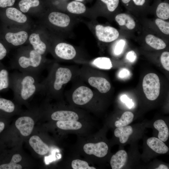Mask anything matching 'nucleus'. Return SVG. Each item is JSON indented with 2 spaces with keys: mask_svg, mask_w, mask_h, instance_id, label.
I'll list each match as a JSON object with an SVG mask.
<instances>
[{
  "mask_svg": "<svg viewBox=\"0 0 169 169\" xmlns=\"http://www.w3.org/2000/svg\"><path fill=\"white\" fill-rule=\"evenodd\" d=\"M48 67V74L40 83L39 92L49 97H59L63 95L65 86L79 76V69L57 63Z\"/></svg>",
  "mask_w": 169,
  "mask_h": 169,
  "instance_id": "nucleus-1",
  "label": "nucleus"
},
{
  "mask_svg": "<svg viewBox=\"0 0 169 169\" xmlns=\"http://www.w3.org/2000/svg\"><path fill=\"white\" fill-rule=\"evenodd\" d=\"M38 76L30 73L13 72L9 79V86L15 97L25 101L39 92L40 83Z\"/></svg>",
  "mask_w": 169,
  "mask_h": 169,
  "instance_id": "nucleus-2",
  "label": "nucleus"
},
{
  "mask_svg": "<svg viewBox=\"0 0 169 169\" xmlns=\"http://www.w3.org/2000/svg\"><path fill=\"white\" fill-rule=\"evenodd\" d=\"M28 55L18 56L13 62L12 67L20 72L30 73L39 75L46 66L42 55L33 49L28 53Z\"/></svg>",
  "mask_w": 169,
  "mask_h": 169,
  "instance_id": "nucleus-3",
  "label": "nucleus"
},
{
  "mask_svg": "<svg viewBox=\"0 0 169 169\" xmlns=\"http://www.w3.org/2000/svg\"><path fill=\"white\" fill-rule=\"evenodd\" d=\"M79 76L101 93H106L110 89V82L105 77L98 76L91 66H83L79 69Z\"/></svg>",
  "mask_w": 169,
  "mask_h": 169,
  "instance_id": "nucleus-4",
  "label": "nucleus"
},
{
  "mask_svg": "<svg viewBox=\"0 0 169 169\" xmlns=\"http://www.w3.org/2000/svg\"><path fill=\"white\" fill-rule=\"evenodd\" d=\"M69 99L76 105L84 106L90 104L95 97V92L86 85L78 84L66 92Z\"/></svg>",
  "mask_w": 169,
  "mask_h": 169,
  "instance_id": "nucleus-5",
  "label": "nucleus"
},
{
  "mask_svg": "<svg viewBox=\"0 0 169 169\" xmlns=\"http://www.w3.org/2000/svg\"><path fill=\"white\" fill-rule=\"evenodd\" d=\"M142 87L147 98L154 100L158 97L160 89V79L157 74L153 73L147 74L144 77Z\"/></svg>",
  "mask_w": 169,
  "mask_h": 169,
  "instance_id": "nucleus-6",
  "label": "nucleus"
},
{
  "mask_svg": "<svg viewBox=\"0 0 169 169\" xmlns=\"http://www.w3.org/2000/svg\"><path fill=\"white\" fill-rule=\"evenodd\" d=\"M96 35L98 39L103 42L108 43L117 39L119 35L115 28L109 26H104L98 24L95 27Z\"/></svg>",
  "mask_w": 169,
  "mask_h": 169,
  "instance_id": "nucleus-7",
  "label": "nucleus"
},
{
  "mask_svg": "<svg viewBox=\"0 0 169 169\" xmlns=\"http://www.w3.org/2000/svg\"><path fill=\"white\" fill-rule=\"evenodd\" d=\"M54 51L57 57L65 60H72L77 55V51L74 47L65 43L58 44L55 47Z\"/></svg>",
  "mask_w": 169,
  "mask_h": 169,
  "instance_id": "nucleus-8",
  "label": "nucleus"
},
{
  "mask_svg": "<svg viewBox=\"0 0 169 169\" xmlns=\"http://www.w3.org/2000/svg\"><path fill=\"white\" fill-rule=\"evenodd\" d=\"M84 152L87 154L93 155L98 157H103L107 154L108 145L105 142L101 141L97 143H89L83 146Z\"/></svg>",
  "mask_w": 169,
  "mask_h": 169,
  "instance_id": "nucleus-9",
  "label": "nucleus"
},
{
  "mask_svg": "<svg viewBox=\"0 0 169 169\" xmlns=\"http://www.w3.org/2000/svg\"><path fill=\"white\" fill-rule=\"evenodd\" d=\"M15 125L23 136L29 135L34 128V122L31 117L24 116L18 118L16 121Z\"/></svg>",
  "mask_w": 169,
  "mask_h": 169,
  "instance_id": "nucleus-10",
  "label": "nucleus"
},
{
  "mask_svg": "<svg viewBox=\"0 0 169 169\" xmlns=\"http://www.w3.org/2000/svg\"><path fill=\"white\" fill-rule=\"evenodd\" d=\"M51 119L54 120H77L79 117L77 113L70 110H61L53 112L51 115Z\"/></svg>",
  "mask_w": 169,
  "mask_h": 169,
  "instance_id": "nucleus-11",
  "label": "nucleus"
},
{
  "mask_svg": "<svg viewBox=\"0 0 169 169\" xmlns=\"http://www.w3.org/2000/svg\"><path fill=\"white\" fill-rule=\"evenodd\" d=\"M48 18L51 23L61 27H67L70 22V18L68 15L60 12H52L49 15Z\"/></svg>",
  "mask_w": 169,
  "mask_h": 169,
  "instance_id": "nucleus-12",
  "label": "nucleus"
},
{
  "mask_svg": "<svg viewBox=\"0 0 169 169\" xmlns=\"http://www.w3.org/2000/svg\"><path fill=\"white\" fill-rule=\"evenodd\" d=\"M29 143L34 151L39 155H45L49 151V149L48 145L37 136H31L29 139Z\"/></svg>",
  "mask_w": 169,
  "mask_h": 169,
  "instance_id": "nucleus-13",
  "label": "nucleus"
},
{
  "mask_svg": "<svg viewBox=\"0 0 169 169\" xmlns=\"http://www.w3.org/2000/svg\"><path fill=\"white\" fill-rule=\"evenodd\" d=\"M128 154L123 150L118 151L113 155L110 159V164L112 169H120L125 165L127 160Z\"/></svg>",
  "mask_w": 169,
  "mask_h": 169,
  "instance_id": "nucleus-14",
  "label": "nucleus"
},
{
  "mask_svg": "<svg viewBox=\"0 0 169 169\" xmlns=\"http://www.w3.org/2000/svg\"><path fill=\"white\" fill-rule=\"evenodd\" d=\"M28 37V33L25 31H21L16 33L8 32L6 34L5 36L7 41L14 46L23 44Z\"/></svg>",
  "mask_w": 169,
  "mask_h": 169,
  "instance_id": "nucleus-15",
  "label": "nucleus"
},
{
  "mask_svg": "<svg viewBox=\"0 0 169 169\" xmlns=\"http://www.w3.org/2000/svg\"><path fill=\"white\" fill-rule=\"evenodd\" d=\"M146 143L151 149L158 154H165L169 150L168 147L164 142L158 138H149L147 140Z\"/></svg>",
  "mask_w": 169,
  "mask_h": 169,
  "instance_id": "nucleus-16",
  "label": "nucleus"
},
{
  "mask_svg": "<svg viewBox=\"0 0 169 169\" xmlns=\"http://www.w3.org/2000/svg\"><path fill=\"white\" fill-rule=\"evenodd\" d=\"M29 41L34 50L42 55L45 53L47 49V46L41 40L38 34H31Z\"/></svg>",
  "mask_w": 169,
  "mask_h": 169,
  "instance_id": "nucleus-17",
  "label": "nucleus"
},
{
  "mask_svg": "<svg viewBox=\"0 0 169 169\" xmlns=\"http://www.w3.org/2000/svg\"><path fill=\"white\" fill-rule=\"evenodd\" d=\"M153 126L158 131V138L163 142L166 141L169 136V131L165 122L163 120H158L154 122Z\"/></svg>",
  "mask_w": 169,
  "mask_h": 169,
  "instance_id": "nucleus-18",
  "label": "nucleus"
},
{
  "mask_svg": "<svg viewBox=\"0 0 169 169\" xmlns=\"http://www.w3.org/2000/svg\"><path fill=\"white\" fill-rule=\"evenodd\" d=\"M133 132V129L131 126L117 127L114 132L115 136L119 139L120 142L125 143Z\"/></svg>",
  "mask_w": 169,
  "mask_h": 169,
  "instance_id": "nucleus-19",
  "label": "nucleus"
},
{
  "mask_svg": "<svg viewBox=\"0 0 169 169\" xmlns=\"http://www.w3.org/2000/svg\"><path fill=\"white\" fill-rule=\"evenodd\" d=\"M115 19L120 26H125L130 30L133 29L136 26V22L133 18L127 14L121 13L117 14Z\"/></svg>",
  "mask_w": 169,
  "mask_h": 169,
  "instance_id": "nucleus-20",
  "label": "nucleus"
},
{
  "mask_svg": "<svg viewBox=\"0 0 169 169\" xmlns=\"http://www.w3.org/2000/svg\"><path fill=\"white\" fill-rule=\"evenodd\" d=\"M6 15L9 19L19 23H24L27 20L26 16L14 8H9L6 10Z\"/></svg>",
  "mask_w": 169,
  "mask_h": 169,
  "instance_id": "nucleus-21",
  "label": "nucleus"
},
{
  "mask_svg": "<svg viewBox=\"0 0 169 169\" xmlns=\"http://www.w3.org/2000/svg\"><path fill=\"white\" fill-rule=\"evenodd\" d=\"M91 66L103 69H110L113 67L110 59L106 57H99L90 62Z\"/></svg>",
  "mask_w": 169,
  "mask_h": 169,
  "instance_id": "nucleus-22",
  "label": "nucleus"
},
{
  "mask_svg": "<svg viewBox=\"0 0 169 169\" xmlns=\"http://www.w3.org/2000/svg\"><path fill=\"white\" fill-rule=\"evenodd\" d=\"M145 41L148 45L157 50L163 49L166 46L162 39L152 34H148L145 38Z\"/></svg>",
  "mask_w": 169,
  "mask_h": 169,
  "instance_id": "nucleus-23",
  "label": "nucleus"
},
{
  "mask_svg": "<svg viewBox=\"0 0 169 169\" xmlns=\"http://www.w3.org/2000/svg\"><path fill=\"white\" fill-rule=\"evenodd\" d=\"M56 124L59 128L63 130H77L82 127L81 123L77 120H59Z\"/></svg>",
  "mask_w": 169,
  "mask_h": 169,
  "instance_id": "nucleus-24",
  "label": "nucleus"
},
{
  "mask_svg": "<svg viewBox=\"0 0 169 169\" xmlns=\"http://www.w3.org/2000/svg\"><path fill=\"white\" fill-rule=\"evenodd\" d=\"M134 115L130 111L124 112L120 118L115 121V125L116 127H121L127 126L133 121Z\"/></svg>",
  "mask_w": 169,
  "mask_h": 169,
  "instance_id": "nucleus-25",
  "label": "nucleus"
},
{
  "mask_svg": "<svg viewBox=\"0 0 169 169\" xmlns=\"http://www.w3.org/2000/svg\"><path fill=\"white\" fill-rule=\"evenodd\" d=\"M156 14L158 18L167 20L169 18V4L166 2L160 3L156 10Z\"/></svg>",
  "mask_w": 169,
  "mask_h": 169,
  "instance_id": "nucleus-26",
  "label": "nucleus"
},
{
  "mask_svg": "<svg viewBox=\"0 0 169 169\" xmlns=\"http://www.w3.org/2000/svg\"><path fill=\"white\" fill-rule=\"evenodd\" d=\"M67 9L71 13L80 14L85 12L86 8L83 3L79 1H73L68 4Z\"/></svg>",
  "mask_w": 169,
  "mask_h": 169,
  "instance_id": "nucleus-27",
  "label": "nucleus"
},
{
  "mask_svg": "<svg viewBox=\"0 0 169 169\" xmlns=\"http://www.w3.org/2000/svg\"><path fill=\"white\" fill-rule=\"evenodd\" d=\"M21 156L18 154L14 155L12 158L11 161L7 164H3L0 165V169H21L22 166L17 164L22 160Z\"/></svg>",
  "mask_w": 169,
  "mask_h": 169,
  "instance_id": "nucleus-28",
  "label": "nucleus"
},
{
  "mask_svg": "<svg viewBox=\"0 0 169 169\" xmlns=\"http://www.w3.org/2000/svg\"><path fill=\"white\" fill-rule=\"evenodd\" d=\"M39 4L38 0H21L18 3V6L22 12L26 13L30 8L37 7Z\"/></svg>",
  "mask_w": 169,
  "mask_h": 169,
  "instance_id": "nucleus-29",
  "label": "nucleus"
},
{
  "mask_svg": "<svg viewBox=\"0 0 169 169\" xmlns=\"http://www.w3.org/2000/svg\"><path fill=\"white\" fill-rule=\"evenodd\" d=\"M15 109L14 104L11 100L0 98V110L7 113L13 112Z\"/></svg>",
  "mask_w": 169,
  "mask_h": 169,
  "instance_id": "nucleus-30",
  "label": "nucleus"
},
{
  "mask_svg": "<svg viewBox=\"0 0 169 169\" xmlns=\"http://www.w3.org/2000/svg\"><path fill=\"white\" fill-rule=\"evenodd\" d=\"M9 86L8 72L5 69L0 70V90L7 88Z\"/></svg>",
  "mask_w": 169,
  "mask_h": 169,
  "instance_id": "nucleus-31",
  "label": "nucleus"
},
{
  "mask_svg": "<svg viewBox=\"0 0 169 169\" xmlns=\"http://www.w3.org/2000/svg\"><path fill=\"white\" fill-rule=\"evenodd\" d=\"M71 166L73 169H95L94 167L90 166L86 161L79 160H73L71 163Z\"/></svg>",
  "mask_w": 169,
  "mask_h": 169,
  "instance_id": "nucleus-32",
  "label": "nucleus"
},
{
  "mask_svg": "<svg viewBox=\"0 0 169 169\" xmlns=\"http://www.w3.org/2000/svg\"><path fill=\"white\" fill-rule=\"evenodd\" d=\"M155 23L160 30L163 33L166 35L169 34V23L164 20L156 18Z\"/></svg>",
  "mask_w": 169,
  "mask_h": 169,
  "instance_id": "nucleus-33",
  "label": "nucleus"
},
{
  "mask_svg": "<svg viewBox=\"0 0 169 169\" xmlns=\"http://www.w3.org/2000/svg\"><path fill=\"white\" fill-rule=\"evenodd\" d=\"M105 3L108 10L112 12L114 11L117 8L119 0H100Z\"/></svg>",
  "mask_w": 169,
  "mask_h": 169,
  "instance_id": "nucleus-34",
  "label": "nucleus"
},
{
  "mask_svg": "<svg viewBox=\"0 0 169 169\" xmlns=\"http://www.w3.org/2000/svg\"><path fill=\"white\" fill-rule=\"evenodd\" d=\"M161 61L163 68L167 71H169V52H163L161 56Z\"/></svg>",
  "mask_w": 169,
  "mask_h": 169,
  "instance_id": "nucleus-35",
  "label": "nucleus"
},
{
  "mask_svg": "<svg viewBox=\"0 0 169 169\" xmlns=\"http://www.w3.org/2000/svg\"><path fill=\"white\" fill-rule=\"evenodd\" d=\"M125 44V41L124 39L119 40L116 44L114 49V53L116 55L120 54L122 52Z\"/></svg>",
  "mask_w": 169,
  "mask_h": 169,
  "instance_id": "nucleus-36",
  "label": "nucleus"
},
{
  "mask_svg": "<svg viewBox=\"0 0 169 169\" xmlns=\"http://www.w3.org/2000/svg\"><path fill=\"white\" fill-rule=\"evenodd\" d=\"M120 100L122 101L125 103L127 106L131 108L134 105V104L131 99H130L127 96L125 95H122L121 96Z\"/></svg>",
  "mask_w": 169,
  "mask_h": 169,
  "instance_id": "nucleus-37",
  "label": "nucleus"
},
{
  "mask_svg": "<svg viewBox=\"0 0 169 169\" xmlns=\"http://www.w3.org/2000/svg\"><path fill=\"white\" fill-rule=\"evenodd\" d=\"M130 75V72L128 69L126 68H123L120 70L118 75L120 78L124 79L128 77Z\"/></svg>",
  "mask_w": 169,
  "mask_h": 169,
  "instance_id": "nucleus-38",
  "label": "nucleus"
},
{
  "mask_svg": "<svg viewBox=\"0 0 169 169\" xmlns=\"http://www.w3.org/2000/svg\"><path fill=\"white\" fill-rule=\"evenodd\" d=\"M15 0H0V7L5 8L13 6Z\"/></svg>",
  "mask_w": 169,
  "mask_h": 169,
  "instance_id": "nucleus-39",
  "label": "nucleus"
},
{
  "mask_svg": "<svg viewBox=\"0 0 169 169\" xmlns=\"http://www.w3.org/2000/svg\"><path fill=\"white\" fill-rule=\"evenodd\" d=\"M136 53L133 50L129 52L126 56L127 60L131 62H134L136 59Z\"/></svg>",
  "mask_w": 169,
  "mask_h": 169,
  "instance_id": "nucleus-40",
  "label": "nucleus"
},
{
  "mask_svg": "<svg viewBox=\"0 0 169 169\" xmlns=\"http://www.w3.org/2000/svg\"><path fill=\"white\" fill-rule=\"evenodd\" d=\"M7 51L3 44L0 42V60L3 59L6 56Z\"/></svg>",
  "mask_w": 169,
  "mask_h": 169,
  "instance_id": "nucleus-41",
  "label": "nucleus"
},
{
  "mask_svg": "<svg viewBox=\"0 0 169 169\" xmlns=\"http://www.w3.org/2000/svg\"><path fill=\"white\" fill-rule=\"evenodd\" d=\"M134 4L138 6H143L145 3L146 0H132Z\"/></svg>",
  "mask_w": 169,
  "mask_h": 169,
  "instance_id": "nucleus-42",
  "label": "nucleus"
},
{
  "mask_svg": "<svg viewBox=\"0 0 169 169\" xmlns=\"http://www.w3.org/2000/svg\"><path fill=\"white\" fill-rule=\"evenodd\" d=\"M156 169H168L169 168L166 165L161 164Z\"/></svg>",
  "mask_w": 169,
  "mask_h": 169,
  "instance_id": "nucleus-43",
  "label": "nucleus"
},
{
  "mask_svg": "<svg viewBox=\"0 0 169 169\" xmlns=\"http://www.w3.org/2000/svg\"><path fill=\"white\" fill-rule=\"evenodd\" d=\"M4 127V123L3 122H0V133L3 130Z\"/></svg>",
  "mask_w": 169,
  "mask_h": 169,
  "instance_id": "nucleus-44",
  "label": "nucleus"
},
{
  "mask_svg": "<svg viewBox=\"0 0 169 169\" xmlns=\"http://www.w3.org/2000/svg\"><path fill=\"white\" fill-rule=\"evenodd\" d=\"M131 0H121L122 3L126 5L129 4L131 1Z\"/></svg>",
  "mask_w": 169,
  "mask_h": 169,
  "instance_id": "nucleus-45",
  "label": "nucleus"
},
{
  "mask_svg": "<svg viewBox=\"0 0 169 169\" xmlns=\"http://www.w3.org/2000/svg\"><path fill=\"white\" fill-rule=\"evenodd\" d=\"M75 1H80V2H81V1H83L84 0H75Z\"/></svg>",
  "mask_w": 169,
  "mask_h": 169,
  "instance_id": "nucleus-46",
  "label": "nucleus"
}]
</instances>
